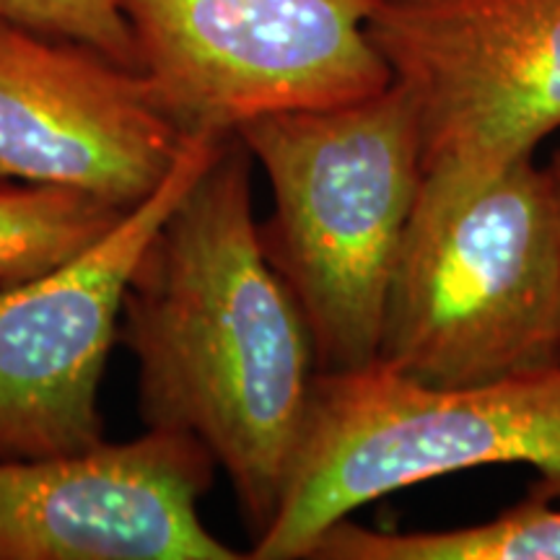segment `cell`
Returning a JSON list of instances; mask_svg holds the SVG:
<instances>
[{
    "mask_svg": "<svg viewBox=\"0 0 560 560\" xmlns=\"http://www.w3.org/2000/svg\"><path fill=\"white\" fill-rule=\"evenodd\" d=\"M128 213L81 190L0 177V289L73 260Z\"/></svg>",
    "mask_w": 560,
    "mask_h": 560,
    "instance_id": "cell-11",
    "label": "cell"
},
{
    "mask_svg": "<svg viewBox=\"0 0 560 560\" xmlns=\"http://www.w3.org/2000/svg\"><path fill=\"white\" fill-rule=\"evenodd\" d=\"M252 156L229 136L140 252L120 330L145 429L190 433L229 475L252 542L283 499L317 355L265 257Z\"/></svg>",
    "mask_w": 560,
    "mask_h": 560,
    "instance_id": "cell-1",
    "label": "cell"
},
{
    "mask_svg": "<svg viewBox=\"0 0 560 560\" xmlns=\"http://www.w3.org/2000/svg\"><path fill=\"white\" fill-rule=\"evenodd\" d=\"M229 136H195L164 185L94 247L0 289V457H55L104 441L100 392L140 252Z\"/></svg>",
    "mask_w": 560,
    "mask_h": 560,
    "instance_id": "cell-7",
    "label": "cell"
},
{
    "mask_svg": "<svg viewBox=\"0 0 560 560\" xmlns=\"http://www.w3.org/2000/svg\"><path fill=\"white\" fill-rule=\"evenodd\" d=\"M192 138L143 70L0 19V177L132 210Z\"/></svg>",
    "mask_w": 560,
    "mask_h": 560,
    "instance_id": "cell-8",
    "label": "cell"
},
{
    "mask_svg": "<svg viewBox=\"0 0 560 560\" xmlns=\"http://www.w3.org/2000/svg\"><path fill=\"white\" fill-rule=\"evenodd\" d=\"M380 0H120L140 70L192 136L332 107L392 83L369 37Z\"/></svg>",
    "mask_w": 560,
    "mask_h": 560,
    "instance_id": "cell-5",
    "label": "cell"
},
{
    "mask_svg": "<svg viewBox=\"0 0 560 560\" xmlns=\"http://www.w3.org/2000/svg\"><path fill=\"white\" fill-rule=\"evenodd\" d=\"M272 187L265 257L310 327L319 371L380 359L405 231L423 187L418 117L400 83L236 130Z\"/></svg>",
    "mask_w": 560,
    "mask_h": 560,
    "instance_id": "cell-2",
    "label": "cell"
},
{
    "mask_svg": "<svg viewBox=\"0 0 560 560\" xmlns=\"http://www.w3.org/2000/svg\"><path fill=\"white\" fill-rule=\"evenodd\" d=\"M369 37L416 109L423 177H486L560 130V0H380Z\"/></svg>",
    "mask_w": 560,
    "mask_h": 560,
    "instance_id": "cell-6",
    "label": "cell"
},
{
    "mask_svg": "<svg viewBox=\"0 0 560 560\" xmlns=\"http://www.w3.org/2000/svg\"><path fill=\"white\" fill-rule=\"evenodd\" d=\"M376 361L425 384L560 363V185L550 164L529 156L486 177H423Z\"/></svg>",
    "mask_w": 560,
    "mask_h": 560,
    "instance_id": "cell-3",
    "label": "cell"
},
{
    "mask_svg": "<svg viewBox=\"0 0 560 560\" xmlns=\"http://www.w3.org/2000/svg\"><path fill=\"white\" fill-rule=\"evenodd\" d=\"M532 467L560 501V363L480 384H425L374 361L319 371L283 499L252 560L310 558L355 509L475 467Z\"/></svg>",
    "mask_w": 560,
    "mask_h": 560,
    "instance_id": "cell-4",
    "label": "cell"
},
{
    "mask_svg": "<svg viewBox=\"0 0 560 560\" xmlns=\"http://www.w3.org/2000/svg\"><path fill=\"white\" fill-rule=\"evenodd\" d=\"M0 19L83 42L128 68H138L136 39L120 0H0Z\"/></svg>",
    "mask_w": 560,
    "mask_h": 560,
    "instance_id": "cell-12",
    "label": "cell"
},
{
    "mask_svg": "<svg viewBox=\"0 0 560 560\" xmlns=\"http://www.w3.org/2000/svg\"><path fill=\"white\" fill-rule=\"evenodd\" d=\"M310 560H560V509L527 499L488 522L452 529H371L335 522L314 542Z\"/></svg>",
    "mask_w": 560,
    "mask_h": 560,
    "instance_id": "cell-10",
    "label": "cell"
},
{
    "mask_svg": "<svg viewBox=\"0 0 560 560\" xmlns=\"http://www.w3.org/2000/svg\"><path fill=\"white\" fill-rule=\"evenodd\" d=\"M213 454L145 429L55 457H0V560H236L200 520Z\"/></svg>",
    "mask_w": 560,
    "mask_h": 560,
    "instance_id": "cell-9",
    "label": "cell"
},
{
    "mask_svg": "<svg viewBox=\"0 0 560 560\" xmlns=\"http://www.w3.org/2000/svg\"><path fill=\"white\" fill-rule=\"evenodd\" d=\"M548 164H550V170H552V174H556V179H558V185H560V149L552 153Z\"/></svg>",
    "mask_w": 560,
    "mask_h": 560,
    "instance_id": "cell-13",
    "label": "cell"
}]
</instances>
